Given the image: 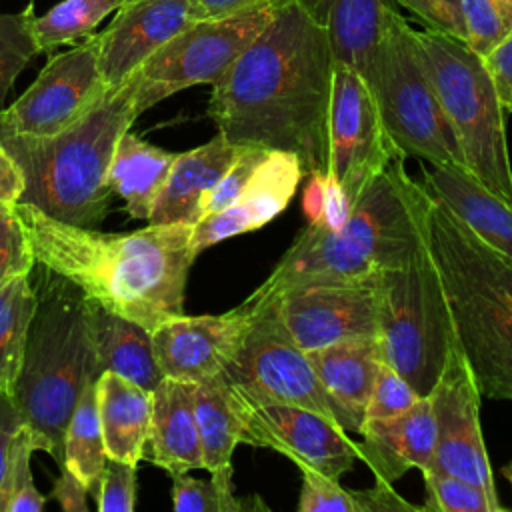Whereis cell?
Returning <instances> with one entry per match:
<instances>
[{
  "mask_svg": "<svg viewBox=\"0 0 512 512\" xmlns=\"http://www.w3.org/2000/svg\"><path fill=\"white\" fill-rule=\"evenodd\" d=\"M36 264L16 204L0 202V286L30 274Z\"/></svg>",
  "mask_w": 512,
  "mask_h": 512,
  "instance_id": "obj_39",
  "label": "cell"
},
{
  "mask_svg": "<svg viewBox=\"0 0 512 512\" xmlns=\"http://www.w3.org/2000/svg\"><path fill=\"white\" fill-rule=\"evenodd\" d=\"M194 388V382L164 376L152 390L148 458L170 476L204 468Z\"/></svg>",
  "mask_w": 512,
  "mask_h": 512,
  "instance_id": "obj_24",
  "label": "cell"
},
{
  "mask_svg": "<svg viewBox=\"0 0 512 512\" xmlns=\"http://www.w3.org/2000/svg\"><path fill=\"white\" fill-rule=\"evenodd\" d=\"M204 20L196 0H132L96 34L98 70L108 88L124 84L156 50L190 24Z\"/></svg>",
  "mask_w": 512,
  "mask_h": 512,
  "instance_id": "obj_18",
  "label": "cell"
},
{
  "mask_svg": "<svg viewBox=\"0 0 512 512\" xmlns=\"http://www.w3.org/2000/svg\"><path fill=\"white\" fill-rule=\"evenodd\" d=\"M266 0H196L202 18H220L246 8H252Z\"/></svg>",
  "mask_w": 512,
  "mask_h": 512,
  "instance_id": "obj_50",
  "label": "cell"
},
{
  "mask_svg": "<svg viewBox=\"0 0 512 512\" xmlns=\"http://www.w3.org/2000/svg\"><path fill=\"white\" fill-rule=\"evenodd\" d=\"M250 322L244 338L216 380L242 406L286 404L312 410L346 432V422L322 388L308 354L280 330L268 302L244 300Z\"/></svg>",
  "mask_w": 512,
  "mask_h": 512,
  "instance_id": "obj_10",
  "label": "cell"
},
{
  "mask_svg": "<svg viewBox=\"0 0 512 512\" xmlns=\"http://www.w3.org/2000/svg\"><path fill=\"white\" fill-rule=\"evenodd\" d=\"M244 146L232 144L220 132L206 144L178 154L168 180L148 216V224H196L202 202L230 168Z\"/></svg>",
  "mask_w": 512,
  "mask_h": 512,
  "instance_id": "obj_22",
  "label": "cell"
},
{
  "mask_svg": "<svg viewBox=\"0 0 512 512\" xmlns=\"http://www.w3.org/2000/svg\"><path fill=\"white\" fill-rule=\"evenodd\" d=\"M172 508L178 512H240L262 510L266 504L238 500L234 492H226L212 480H200L186 474L172 476Z\"/></svg>",
  "mask_w": 512,
  "mask_h": 512,
  "instance_id": "obj_38",
  "label": "cell"
},
{
  "mask_svg": "<svg viewBox=\"0 0 512 512\" xmlns=\"http://www.w3.org/2000/svg\"><path fill=\"white\" fill-rule=\"evenodd\" d=\"M418 398L420 396L408 384V380L382 358L376 378H374V384H372L368 404H366L364 422L392 418V416L408 410Z\"/></svg>",
  "mask_w": 512,
  "mask_h": 512,
  "instance_id": "obj_40",
  "label": "cell"
},
{
  "mask_svg": "<svg viewBox=\"0 0 512 512\" xmlns=\"http://www.w3.org/2000/svg\"><path fill=\"white\" fill-rule=\"evenodd\" d=\"M92 306L100 372H116L152 392L164 374L154 356L150 330L94 302Z\"/></svg>",
  "mask_w": 512,
  "mask_h": 512,
  "instance_id": "obj_27",
  "label": "cell"
},
{
  "mask_svg": "<svg viewBox=\"0 0 512 512\" xmlns=\"http://www.w3.org/2000/svg\"><path fill=\"white\" fill-rule=\"evenodd\" d=\"M106 88L98 70L96 34H90L44 64L26 92L0 112V132L54 136L72 126Z\"/></svg>",
  "mask_w": 512,
  "mask_h": 512,
  "instance_id": "obj_13",
  "label": "cell"
},
{
  "mask_svg": "<svg viewBox=\"0 0 512 512\" xmlns=\"http://www.w3.org/2000/svg\"><path fill=\"white\" fill-rule=\"evenodd\" d=\"M178 154L158 148L126 130L112 154L106 182L112 194L124 200L126 212L148 220Z\"/></svg>",
  "mask_w": 512,
  "mask_h": 512,
  "instance_id": "obj_26",
  "label": "cell"
},
{
  "mask_svg": "<svg viewBox=\"0 0 512 512\" xmlns=\"http://www.w3.org/2000/svg\"><path fill=\"white\" fill-rule=\"evenodd\" d=\"M298 510L300 512H358V506H356L354 492L340 486L338 480L316 470H302Z\"/></svg>",
  "mask_w": 512,
  "mask_h": 512,
  "instance_id": "obj_42",
  "label": "cell"
},
{
  "mask_svg": "<svg viewBox=\"0 0 512 512\" xmlns=\"http://www.w3.org/2000/svg\"><path fill=\"white\" fill-rule=\"evenodd\" d=\"M96 406L106 456L138 468V462L146 456L152 392L104 370L96 378Z\"/></svg>",
  "mask_w": 512,
  "mask_h": 512,
  "instance_id": "obj_25",
  "label": "cell"
},
{
  "mask_svg": "<svg viewBox=\"0 0 512 512\" xmlns=\"http://www.w3.org/2000/svg\"><path fill=\"white\" fill-rule=\"evenodd\" d=\"M106 460L108 456L96 406V382H90L80 394L66 426L62 466H66L88 488V492L94 494Z\"/></svg>",
  "mask_w": 512,
  "mask_h": 512,
  "instance_id": "obj_31",
  "label": "cell"
},
{
  "mask_svg": "<svg viewBox=\"0 0 512 512\" xmlns=\"http://www.w3.org/2000/svg\"><path fill=\"white\" fill-rule=\"evenodd\" d=\"M392 142L432 166L466 168L458 140L424 68L416 30L390 4L370 64L362 74Z\"/></svg>",
  "mask_w": 512,
  "mask_h": 512,
  "instance_id": "obj_9",
  "label": "cell"
},
{
  "mask_svg": "<svg viewBox=\"0 0 512 512\" xmlns=\"http://www.w3.org/2000/svg\"><path fill=\"white\" fill-rule=\"evenodd\" d=\"M194 410L204 470L216 486L234 492L232 454L242 442V428L228 392L216 378L196 384Z\"/></svg>",
  "mask_w": 512,
  "mask_h": 512,
  "instance_id": "obj_28",
  "label": "cell"
},
{
  "mask_svg": "<svg viewBox=\"0 0 512 512\" xmlns=\"http://www.w3.org/2000/svg\"><path fill=\"white\" fill-rule=\"evenodd\" d=\"M132 86L104 94L66 130L46 138L0 132V144L24 174L20 204H32L54 220L96 228L110 210L106 174L120 136L136 120Z\"/></svg>",
  "mask_w": 512,
  "mask_h": 512,
  "instance_id": "obj_5",
  "label": "cell"
},
{
  "mask_svg": "<svg viewBox=\"0 0 512 512\" xmlns=\"http://www.w3.org/2000/svg\"><path fill=\"white\" fill-rule=\"evenodd\" d=\"M372 290L382 358L408 380L420 398L428 396L450 350L458 344L446 288L428 238L406 262L380 270Z\"/></svg>",
  "mask_w": 512,
  "mask_h": 512,
  "instance_id": "obj_7",
  "label": "cell"
},
{
  "mask_svg": "<svg viewBox=\"0 0 512 512\" xmlns=\"http://www.w3.org/2000/svg\"><path fill=\"white\" fill-rule=\"evenodd\" d=\"M302 178L304 170L296 154L270 150L230 206L194 224L190 240L192 252L198 256L202 250L226 238L258 230L274 220L286 210Z\"/></svg>",
  "mask_w": 512,
  "mask_h": 512,
  "instance_id": "obj_19",
  "label": "cell"
},
{
  "mask_svg": "<svg viewBox=\"0 0 512 512\" xmlns=\"http://www.w3.org/2000/svg\"><path fill=\"white\" fill-rule=\"evenodd\" d=\"M122 6V0H62L46 14L32 18V32L40 52H50L64 44L94 34L96 26Z\"/></svg>",
  "mask_w": 512,
  "mask_h": 512,
  "instance_id": "obj_32",
  "label": "cell"
},
{
  "mask_svg": "<svg viewBox=\"0 0 512 512\" xmlns=\"http://www.w3.org/2000/svg\"><path fill=\"white\" fill-rule=\"evenodd\" d=\"M426 486L424 512H502L498 498L488 496L480 486L452 476L448 472L428 468L422 472Z\"/></svg>",
  "mask_w": 512,
  "mask_h": 512,
  "instance_id": "obj_35",
  "label": "cell"
},
{
  "mask_svg": "<svg viewBox=\"0 0 512 512\" xmlns=\"http://www.w3.org/2000/svg\"><path fill=\"white\" fill-rule=\"evenodd\" d=\"M396 144L388 136L366 78L334 60L328 120V170L354 204L384 170Z\"/></svg>",
  "mask_w": 512,
  "mask_h": 512,
  "instance_id": "obj_12",
  "label": "cell"
},
{
  "mask_svg": "<svg viewBox=\"0 0 512 512\" xmlns=\"http://www.w3.org/2000/svg\"><path fill=\"white\" fill-rule=\"evenodd\" d=\"M24 174L8 150L0 144V202L16 204L24 192Z\"/></svg>",
  "mask_w": 512,
  "mask_h": 512,
  "instance_id": "obj_49",
  "label": "cell"
},
{
  "mask_svg": "<svg viewBox=\"0 0 512 512\" xmlns=\"http://www.w3.org/2000/svg\"><path fill=\"white\" fill-rule=\"evenodd\" d=\"M432 202L422 182L408 176L406 152L396 148L348 220L338 230L306 224L250 296L264 300L302 284H372L380 270L406 262L428 238Z\"/></svg>",
  "mask_w": 512,
  "mask_h": 512,
  "instance_id": "obj_3",
  "label": "cell"
},
{
  "mask_svg": "<svg viewBox=\"0 0 512 512\" xmlns=\"http://www.w3.org/2000/svg\"><path fill=\"white\" fill-rule=\"evenodd\" d=\"M304 188V214L308 224L322 230H338L352 212V202L338 178L326 172H308Z\"/></svg>",
  "mask_w": 512,
  "mask_h": 512,
  "instance_id": "obj_37",
  "label": "cell"
},
{
  "mask_svg": "<svg viewBox=\"0 0 512 512\" xmlns=\"http://www.w3.org/2000/svg\"><path fill=\"white\" fill-rule=\"evenodd\" d=\"M256 302L270 304L280 330L304 352L378 330L372 284H302Z\"/></svg>",
  "mask_w": 512,
  "mask_h": 512,
  "instance_id": "obj_15",
  "label": "cell"
},
{
  "mask_svg": "<svg viewBox=\"0 0 512 512\" xmlns=\"http://www.w3.org/2000/svg\"><path fill=\"white\" fill-rule=\"evenodd\" d=\"M36 302L30 274L16 276L0 286V392L10 396L22 368Z\"/></svg>",
  "mask_w": 512,
  "mask_h": 512,
  "instance_id": "obj_30",
  "label": "cell"
},
{
  "mask_svg": "<svg viewBox=\"0 0 512 512\" xmlns=\"http://www.w3.org/2000/svg\"><path fill=\"white\" fill-rule=\"evenodd\" d=\"M416 40L438 102L462 150L466 170L512 204L508 112L486 60L464 40L440 30H416Z\"/></svg>",
  "mask_w": 512,
  "mask_h": 512,
  "instance_id": "obj_8",
  "label": "cell"
},
{
  "mask_svg": "<svg viewBox=\"0 0 512 512\" xmlns=\"http://www.w3.org/2000/svg\"><path fill=\"white\" fill-rule=\"evenodd\" d=\"M274 8L276 2L266 0L228 16L204 18L168 40L128 78L136 116L190 86H212L268 24Z\"/></svg>",
  "mask_w": 512,
  "mask_h": 512,
  "instance_id": "obj_11",
  "label": "cell"
},
{
  "mask_svg": "<svg viewBox=\"0 0 512 512\" xmlns=\"http://www.w3.org/2000/svg\"><path fill=\"white\" fill-rule=\"evenodd\" d=\"M358 458L372 470L378 482L394 484L408 470H428L434 462L436 424L430 396L418 398L408 410L364 422L360 432Z\"/></svg>",
  "mask_w": 512,
  "mask_h": 512,
  "instance_id": "obj_20",
  "label": "cell"
},
{
  "mask_svg": "<svg viewBox=\"0 0 512 512\" xmlns=\"http://www.w3.org/2000/svg\"><path fill=\"white\" fill-rule=\"evenodd\" d=\"M232 404L244 444L280 452L300 470H316L340 480L358 458V444L348 432L312 410L286 404L242 406L234 400Z\"/></svg>",
  "mask_w": 512,
  "mask_h": 512,
  "instance_id": "obj_16",
  "label": "cell"
},
{
  "mask_svg": "<svg viewBox=\"0 0 512 512\" xmlns=\"http://www.w3.org/2000/svg\"><path fill=\"white\" fill-rule=\"evenodd\" d=\"M20 428H22V420H20V414L16 410L12 396L0 392V488H2V480H4L10 446Z\"/></svg>",
  "mask_w": 512,
  "mask_h": 512,
  "instance_id": "obj_48",
  "label": "cell"
},
{
  "mask_svg": "<svg viewBox=\"0 0 512 512\" xmlns=\"http://www.w3.org/2000/svg\"><path fill=\"white\" fill-rule=\"evenodd\" d=\"M306 354L322 388L340 410L346 422V432L358 434L382 362L378 338H350Z\"/></svg>",
  "mask_w": 512,
  "mask_h": 512,
  "instance_id": "obj_23",
  "label": "cell"
},
{
  "mask_svg": "<svg viewBox=\"0 0 512 512\" xmlns=\"http://www.w3.org/2000/svg\"><path fill=\"white\" fill-rule=\"evenodd\" d=\"M32 18V4L16 14H0V112L18 74L40 54L32 32Z\"/></svg>",
  "mask_w": 512,
  "mask_h": 512,
  "instance_id": "obj_34",
  "label": "cell"
},
{
  "mask_svg": "<svg viewBox=\"0 0 512 512\" xmlns=\"http://www.w3.org/2000/svg\"><path fill=\"white\" fill-rule=\"evenodd\" d=\"M428 396L436 424L434 462L430 468L468 480L488 496L498 498L480 428L482 394L460 344L450 350L444 370Z\"/></svg>",
  "mask_w": 512,
  "mask_h": 512,
  "instance_id": "obj_14",
  "label": "cell"
},
{
  "mask_svg": "<svg viewBox=\"0 0 512 512\" xmlns=\"http://www.w3.org/2000/svg\"><path fill=\"white\" fill-rule=\"evenodd\" d=\"M126 2H132V0H122V4H126Z\"/></svg>",
  "mask_w": 512,
  "mask_h": 512,
  "instance_id": "obj_52",
  "label": "cell"
},
{
  "mask_svg": "<svg viewBox=\"0 0 512 512\" xmlns=\"http://www.w3.org/2000/svg\"><path fill=\"white\" fill-rule=\"evenodd\" d=\"M248 322L246 302L224 314H180L162 322L150 332L162 374L194 384L216 378L238 350Z\"/></svg>",
  "mask_w": 512,
  "mask_h": 512,
  "instance_id": "obj_17",
  "label": "cell"
},
{
  "mask_svg": "<svg viewBox=\"0 0 512 512\" xmlns=\"http://www.w3.org/2000/svg\"><path fill=\"white\" fill-rule=\"evenodd\" d=\"M422 186L492 250L512 258V204L460 166H422Z\"/></svg>",
  "mask_w": 512,
  "mask_h": 512,
  "instance_id": "obj_21",
  "label": "cell"
},
{
  "mask_svg": "<svg viewBox=\"0 0 512 512\" xmlns=\"http://www.w3.org/2000/svg\"><path fill=\"white\" fill-rule=\"evenodd\" d=\"M502 474H504V478L510 482V486H512V460L502 468Z\"/></svg>",
  "mask_w": 512,
  "mask_h": 512,
  "instance_id": "obj_51",
  "label": "cell"
},
{
  "mask_svg": "<svg viewBox=\"0 0 512 512\" xmlns=\"http://www.w3.org/2000/svg\"><path fill=\"white\" fill-rule=\"evenodd\" d=\"M510 2H512V0H510Z\"/></svg>",
  "mask_w": 512,
  "mask_h": 512,
  "instance_id": "obj_54",
  "label": "cell"
},
{
  "mask_svg": "<svg viewBox=\"0 0 512 512\" xmlns=\"http://www.w3.org/2000/svg\"><path fill=\"white\" fill-rule=\"evenodd\" d=\"M388 0H332L326 30L336 62L366 72L382 32Z\"/></svg>",
  "mask_w": 512,
  "mask_h": 512,
  "instance_id": "obj_29",
  "label": "cell"
},
{
  "mask_svg": "<svg viewBox=\"0 0 512 512\" xmlns=\"http://www.w3.org/2000/svg\"><path fill=\"white\" fill-rule=\"evenodd\" d=\"M30 4H32V6H34V0H30Z\"/></svg>",
  "mask_w": 512,
  "mask_h": 512,
  "instance_id": "obj_53",
  "label": "cell"
},
{
  "mask_svg": "<svg viewBox=\"0 0 512 512\" xmlns=\"http://www.w3.org/2000/svg\"><path fill=\"white\" fill-rule=\"evenodd\" d=\"M34 260L60 274L94 304L154 330L184 314L192 224H148L134 232H100L50 218L16 202Z\"/></svg>",
  "mask_w": 512,
  "mask_h": 512,
  "instance_id": "obj_2",
  "label": "cell"
},
{
  "mask_svg": "<svg viewBox=\"0 0 512 512\" xmlns=\"http://www.w3.org/2000/svg\"><path fill=\"white\" fill-rule=\"evenodd\" d=\"M88 488L66 468H60L58 478L54 480V486L50 494L46 496L48 500L58 502V506L66 512H86L88 510Z\"/></svg>",
  "mask_w": 512,
  "mask_h": 512,
  "instance_id": "obj_47",
  "label": "cell"
},
{
  "mask_svg": "<svg viewBox=\"0 0 512 512\" xmlns=\"http://www.w3.org/2000/svg\"><path fill=\"white\" fill-rule=\"evenodd\" d=\"M268 152L270 150H264L258 146H244L242 152L236 156V160L230 164V168L216 182V186L206 194L202 202V218L230 206L238 198V194L246 188L256 168L266 160Z\"/></svg>",
  "mask_w": 512,
  "mask_h": 512,
  "instance_id": "obj_41",
  "label": "cell"
},
{
  "mask_svg": "<svg viewBox=\"0 0 512 512\" xmlns=\"http://www.w3.org/2000/svg\"><path fill=\"white\" fill-rule=\"evenodd\" d=\"M94 498L100 512H132L136 506V468L108 458Z\"/></svg>",
  "mask_w": 512,
  "mask_h": 512,
  "instance_id": "obj_43",
  "label": "cell"
},
{
  "mask_svg": "<svg viewBox=\"0 0 512 512\" xmlns=\"http://www.w3.org/2000/svg\"><path fill=\"white\" fill-rule=\"evenodd\" d=\"M358 512H416L422 506H414L392 490V484L378 482L366 490H352Z\"/></svg>",
  "mask_w": 512,
  "mask_h": 512,
  "instance_id": "obj_45",
  "label": "cell"
},
{
  "mask_svg": "<svg viewBox=\"0 0 512 512\" xmlns=\"http://www.w3.org/2000/svg\"><path fill=\"white\" fill-rule=\"evenodd\" d=\"M428 242L480 394L512 400V258L484 244L436 198Z\"/></svg>",
  "mask_w": 512,
  "mask_h": 512,
  "instance_id": "obj_6",
  "label": "cell"
},
{
  "mask_svg": "<svg viewBox=\"0 0 512 512\" xmlns=\"http://www.w3.org/2000/svg\"><path fill=\"white\" fill-rule=\"evenodd\" d=\"M12 400L36 450L64 464V434L72 410L100 376L94 306L78 286L44 268Z\"/></svg>",
  "mask_w": 512,
  "mask_h": 512,
  "instance_id": "obj_4",
  "label": "cell"
},
{
  "mask_svg": "<svg viewBox=\"0 0 512 512\" xmlns=\"http://www.w3.org/2000/svg\"><path fill=\"white\" fill-rule=\"evenodd\" d=\"M484 60L506 112L512 114V32Z\"/></svg>",
  "mask_w": 512,
  "mask_h": 512,
  "instance_id": "obj_46",
  "label": "cell"
},
{
  "mask_svg": "<svg viewBox=\"0 0 512 512\" xmlns=\"http://www.w3.org/2000/svg\"><path fill=\"white\" fill-rule=\"evenodd\" d=\"M268 24L212 84L208 116L240 146L298 156L304 176L328 170L334 52L324 24L274 0Z\"/></svg>",
  "mask_w": 512,
  "mask_h": 512,
  "instance_id": "obj_1",
  "label": "cell"
},
{
  "mask_svg": "<svg viewBox=\"0 0 512 512\" xmlns=\"http://www.w3.org/2000/svg\"><path fill=\"white\" fill-rule=\"evenodd\" d=\"M466 44L486 58L512 32L510 0H458Z\"/></svg>",
  "mask_w": 512,
  "mask_h": 512,
  "instance_id": "obj_36",
  "label": "cell"
},
{
  "mask_svg": "<svg viewBox=\"0 0 512 512\" xmlns=\"http://www.w3.org/2000/svg\"><path fill=\"white\" fill-rule=\"evenodd\" d=\"M400 6L408 8L418 20L430 30H440L466 40L460 4L458 0H396Z\"/></svg>",
  "mask_w": 512,
  "mask_h": 512,
  "instance_id": "obj_44",
  "label": "cell"
},
{
  "mask_svg": "<svg viewBox=\"0 0 512 512\" xmlns=\"http://www.w3.org/2000/svg\"><path fill=\"white\" fill-rule=\"evenodd\" d=\"M36 450L30 430L22 424L18 430L4 470L0 488V512H40L46 506V496L36 488L30 470V458Z\"/></svg>",
  "mask_w": 512,
  "mask_h": 512,
  "instance_id": "obj_33",
  "label": "cell"
}]
</instances>
